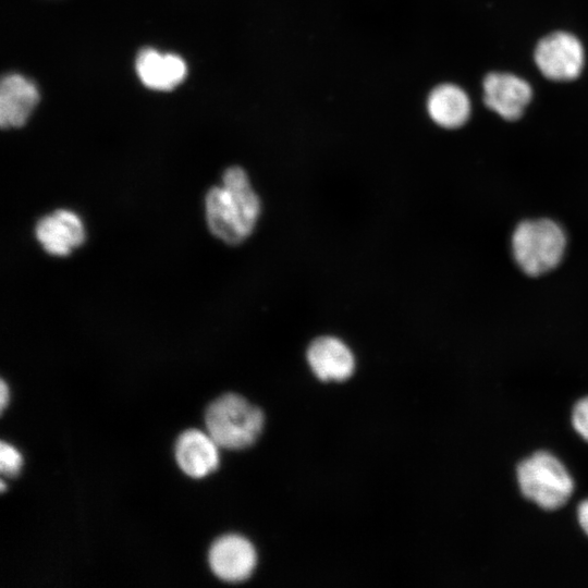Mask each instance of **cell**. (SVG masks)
<instances>
[{"instance_id":"obj_2","label":"cell","mask_w":588,"mask_h":588,"mask_svg":"<svg viewBox=\"0 0 588 588\" xmlns=\"http://www.w3.org/2000/svg\"><path fill=\"white\" fill-rule=\"evenodd\" d=\"M207 432L220 448L241 450L250 446L264 426V414L235 393H226L209 404L205 413Z\"/></svg>"},{"instance_id":"obj_4","label":"cell","mask_w":588,"mask_h":588,"mask_svg":"<svg viewBox=\"0 0 588 588\" xmlns=\"http://www.w3.org/2000/svg\"><path fill=\"white\" fill-rule=\"evenodd\" d=\"M524 497L543 510H558L571 498L574 481L564 465L548 452H537L517 466Z\"/></svg>"},{"instance_id":"obj_12","label":"cell","mask_w":588,"mask_h":588,"mask_svg":"<svg viewBox=\"0 0 588 588\" xmlns=\"http://www.w3.org/2000/svg\"><path fill=\"white\" fill-rule=\"evenodd\" d=\"M39 100L36 85L20 74L3 76L0 84V124L20 127L30 115Z\"/></svg>"},{"instance_id":"obj_14","label":"cell","mask_w":588,"mask_h":588,"mask_svg":"<svg viewBox=\"0 0 588 588\" xmlns=\"http://www.w3.org/2000/svg\"><path fill=\"white\" fill-rule=\"evenodd\" d=\"M22 467V456L11 444L1 441L0 444V470L3 476L13 477Z\"/></svg>"},{"instance_id":"obj_11","label":"cell","mask_w":588,"mask_h":588,"mask_svg":"<svg viewBox=\"0 0 588 588\" xmlns=\"http://www.w3.org/2000/svg\"><path fill=\"white\" fill-rule=\"evenodd\" d=\"M140 82L155 90H171L185 78L184 60L173 53H160L152 48L142 49L135 61Z\"/></svg>"},{"instance_id":"obj_17","label":"cell","mask_w":588,"mask_h":588,"mask_svg":"<svg viewBox=\"0 0 588 588\" xmlns=\"http://www.w3.org/2000/svg\"><path fill=\"white\" fill-rule=\"evenodd\" d=\"M9 401V388L4 380H1V388H0V405L1 409H3L7 406V403Z\"/></svg>"},{"instance_id":"obj_9","label":"cell","mask_w":588,"mask_h":588,"mask_svg":"<svg viewBox=\"0 0 588 588\" xmlns=\"http://www.w3.org/2000/svg\"><path fill=\"white\" fill-rule=\"evenodd\" d=\"M219 448L208 432L189 429L176 440L175 460L187 476L201 478L217 469Z\"/></svg>"},{"instance_id":"obj_6","label":"cell","mask_w":588,"mask_h":588,"mask_svg":"<svg viewBox=\"0 0 588 588\" xmlns=\"http://www.w3.org/2000/svg\"><path fill=\"white\" fill-rule=\"evenodd\" d=\"M209 565L213 574L229 583L247 579L255 569L257 555L253 544L238 535L217 539L209 550Z\"/></svg>"},{"instance_id":"obj_7","label":"cell","mask_w":588,"mask_h":588,"mask_svg":"<svg viewBox=\"0 0 588 588\" xmlns=\"http://www.w3.org/2000/svg\"><path fill=\"white\" fill-rule=\"evenodd\" d=\"M532 96L530 85L510 73H490L483 79V100L505 120H516Z\"/></svg>"},{"instance_id":"obj_5","label":"cell","mask_w":588,"mask_h":588,"mask_svg":"<svg viewBox=\"0 0 588 588\" xmlns=\"http://www.w3.org/2000/svg\"><path fill=\"white\" fill-rule=\"evenodd\" d=\"M535 62L547 78L561 82L572 81L583 70L584 49L574 35L555 32L538 42Z\"/></svg>"},{"instance_id":"obj_8","label":"cell","mask_w":588,"mask_h":588,"mask_svg":"<svg viewBox=\"0 0 588 588\" xmlns=\"http://www.w3.org/2000/svg\"><path fill=\"white\" fill-rule=\"evenodd\" d=\"M36 237L49 254L65 256L84 242L85 230L76 213L60 209L38 221Z\"/></svg>"},{"instance_id":"obj_10","label":"cell","mask_w":588,"mask_h":588,"mask_svg":"<svg viewBox=\"0 0 588 588\" xmlns=\"http://www.w3.org/2000/svg\"><path fill=\"white\" fill-rule=\"evenodd\" d=\"M307 360L314 373L323 381H343L355 369L352 351L334 336L315 339L307 350Z\"/></svg>"},{"instance_id":"obj_3","label":"cell","mask_w":588,"mask_h":588,"mask_svg":"<svg viewBox=\"0 0 588 588\" xmlns=\"http://www.w3.org/2000/svg\"><path fill=\"white\" fill-rule=\"evenodd\" d=\"M566 236L553 220L535 219L520 222L512 236L513 256L528 275L543 274L563 258Z\"/></svg>"},{"instance_id":"obj_16","label":"cell","mask_w":588,"mask_h":588,"mask_svg":"<svg viewBox=\"0 0 588 588\" xmlns=\"http://www.w3.org/2000/svg\"><path fill=\"white\" fill-rule=\"evenodd\" d=\"M577 516L580 527L588 536V500L580 503L578 506Z\"/></svg>"},{"instance_id":"obj_13","label":"cell","mask_w":588,"mask_h":588,"mask_svg":"<svg viewBox=\"0 0 588 588\" xmlns=\"http://www.w3.org/2000/svg\"><path fill=\"white\" fill-rule=\"evenodd\" d=\"M427 109L438 125L455 128L468 120L470 102L466 93L458 86L441 84L430 93Z\"/></svg>"},{"instance_id":"obj_1","label":"cell","mask_w":588,"mask_h":588,"mask_svg":"<svg viewBox=\"0 0 588 588\" xmlns=\"http://www.w3.org/2000/svg\"><path fill=\"white\" fill-rule=\"evenodd\" d=\"M259 197L240 167L224 171L222 185L206 196V217L210 231L229 244H237L254 230L260 215Z\"/></svg>"},{"instance_id":"obj_15","label":"cell","mask_w":588,"mask_h":588,"mask_svg":"<svg viewBox=\"0 0 588 588\" xmlns=\"http://www.w3.org/2000/svg\"><path fill=\"white\" fill-rule=\"evenodd\" d=\"M575 430L588 441V396L576 403L572 414Z\"/></svg>"}]
</instances>
